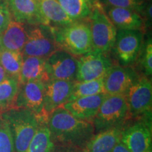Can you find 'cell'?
Segmentation results:
<instances>
[{
  "mask_svg": "<svg viewBox=\"0 0 152 152\" xmlns=\"http://www.w3.org/2000/svg\"><path fill=\"white\" fill-rule=\"evenodd\" d=\"M55 145L81 151L95 134L91 121L73 116L62 107L49 115L46 121Z\"/></svg>",
  "mask_w": 152,
  "mask_h": 152,
  "instance_id": "1",
  "label": "cell"
},
{
  "mask_svg": "<svg viewBox=\"0 0 152 152\" xmlns=\"http://www.w3.org/2000/svg\"><path fill=\"white\" fill-rule=\"evenodd\" d=\"M52 28L58 49L78 56L93 51L90 25L87 18Z\"/></svg>",
  "mask_w": 152,
  "mask_h": 152,
  "instance_id": "2",
  "label": "cell"
},
{
  "mask_svg": "<svg viewBox=\"0 0 152 152\" xmlns=\"http://www.w3.org/2000/svg\"><path fill=\"white\" fill-rule=\"evenodd\" d=\"M8 123L14 140L15 152H26L30 141L43 121L30 110L14 108L1 113Z\"/></svg>",
  "mask_w": 152,
  "mask_h": 152,
  "instance_id": "3",
  "label": "cell"
},
{
  "mask_svg": "<svg viewBox=\"0 0 152 152\" xmlns=\"http://www.w3.org/2000/svg\"><path fill=\"white\" fill-rule=\"evenodd\" d=\"M130 118L125 95H106L92 123L96 133L110 128L125 127Z\"/></svg>",
  "mask_w": 152,
  "mask_h": 152,
  "instance_id": "4",
  "label": "cell"
},
{
  "mask_svg": "<svg viewBox=\"0 0 152 152\" xmlns=\"http://www.w3.org/2000/svg\"><path fill=\"white\" fill-rule=\"evenodd\" d=\"M88 20L93 51L106 54L113 49L117 29L99 2L93 8Z\"/></svg>",
  "mask_w": 152,
  "mask_h": 152,
  "instance_id": "5",
  "label": "cell"
},
{
  "mask_svg": "<svg viewBox=\"0 0 152 152\" xmlns=\"http://www.w3.org/2000/svg\"><path fill=\"white\" fill-rule=\"evenodd\" d=\"M57 49L52 28L43 24L29 26L27 40L22 51L23 56L47 58Z\"/></svg>",
  "mask_w": 152,
  "mask_h": 152,
  "instance_id": "6",
  "label": "cell"
},
{
  "mask_svg": "<svg viewBox=\"0 0 152 152\" xmlns=\"http://www.w3.org/2000/svg\"><path fill=\"white\" fill-rule=\"evenodd\" d=\"M131 118L151 115L152 85L149 77L141 75L125 94Z\"/></svg>",
  "mask_w": 152,
  "mask_h": 152,
  "instance_id": "7",
  "label": "cell"
},
{
  "mask_svg": "<svg viewBox=\"0 0 152 152\" xmlns=\"http://www.w3.org/2000/svg\"><path fill=\"white\" fill-rule=\"evenodd\" d=\"M151 121V115H147L124 127L121 141L131 152H147L152 149Z\"/></svg>",
  "mask_w": 152,
  "mask_h": 152,
  "instance_id": "8",
  "label": "cell"
},
{
  "mask_svg": "<svg viewBox=\"0 0 152 152\" xmlns=\"http://www.w3.org/2000/svg\"><path fill=\"white\" fill-rule=\"evenodd\" d=\"M143 31L118 30L113 49L120 64L128 66L137 58L142 49Z\"/></svg>",
  "mask_w": 152,
  "mask_h": 152,
  "instance_id": "9",
  "label": "cell"
},
{
  "mask_svg": "<svg viewBox=\"0 0 152 152\" xmlns=\"http://www.w3.org/2000/svg\"><path fill=\"white\" fill-rule=\"evenodd\" d=\"M46 68L50 80L76 81L78 61L74 55L57 49L46 58Z\"/></svg>",
  "mask_w": 152,
  "mask_h": 152,
  "instance_id": "10",
  "label": "cell"
},
{
  "mask_svg": "<svg viewBox=\"0 0 152 152\" xmlns=\"http://www.w3.org/2000/svg\"><path fill=\"white\" fill-rule=\"evenodd\" d=\"M76 81H90L102 78L113 66L112 62L106 54L90 52L80 56Z\"/></svg>",
  "mask_w": 152,
  "mask_h": 152,
  "instance_id": "11",
  "label": "cell"
},
{
  "mask_svg": "<svg viewBox=\"0 0 152 152\" xmlns=\"http://www.w3.org/2000/svg\"><path fill=\"white\" fill-rule=\"evenodd\" d=\"M45 83L41 81H29L19 84L16 108L30 110L45 121L44 116Z\"/></svg>",
  "mask_w": 152,
  "mask_h": 152,
  "instance_id": "12",
  "label": "cell"
},
{
  "mask_svg": "<svg viewBox=\"0 0 152 152\" xmlns=\"http://www.w3.org/2000/svg\"><path fill=\"white\" fill-rule=\"evenodd\" d=\"M75 81L50 80L45 83L44 116L46 119L53 111L68 102Z\"/></svg>",
  "mask_w": 152,
  "mask_h": 152,
  "instance_id": "13",
  "label": "cell"
},
{
  "mask_svg": "<svg viewBox=\"0 0 152 152\" xmlns=\"http://www.w3.org/2000/svg\"><path fill=\"white\" fill-rule=\"evenodd\" d=\"M137 77L134 70L130 67L112 66L104 77V94L125 95Z\"/></svg>",
  "mask_w": 152,
  "mask_h": 152,
  "instance_id": "14",
  "label": "cell"
},
{
  "mask_svg": "<svg viewBox=\"0 0 152 152\" xmlns=\"http://www.w3.org/2000/svg\"><path fill=\"white\" fill-rule=\"evenodd\" d=\"M106 96V94L102 93L77 98L66 102L61 107L66 109L77 118L92 122Z\"/></svg>",
  "mask_w": 152,
  "mask_h": 152,
  "instance_id": "15",
  "label": "cell"
},
{
  "mask_svg": "<svg viewBox=\"0 0 152 152\" xmlns=\"http://www.w3.org/2000/svg\"><path fill=\"white\" fill-rule=\"evenodd\" d=\"M12 18L17 22L33 26L43 24L38 0H4Z\"/></svg>",
  "mask_w": 152,
  "mask_h": 152,
  "instance_id": "16",
  "label": "cell"
},
{
  "mask_svg": "<svg viewBox=\"0 0 152 152\" xmlns=\"http://www.w3.org/2000/svg\"><path fill=\"white\" fill-rule=\"evenodd\" d=\"M29 26L12 19L0 33V49L22 52L27 40Z\"/></svg>",
  "mask_w": 152,
  "mask_h": 152,
  "instance_id": "17",
  "label": "cell"
},
{
  "mask_svg": "<svg viewBox=\"0 0 152 152\" xmlns=\"http://www.w3.org/2000/svg\"><path fill=\"white\" fill-rule=\"evenodd\" d=\"M105 13L118 30H143L144 19L137 11L130 9L104 7Z\"/></svg>",
  "mask_w": 152,
  "mask_h": 152,
  "instance_id": "18",
  "label": "cell"
},
{
  "mask_svg": "<svg viewBox=\"0 0 152 152\" xmlns=\"http://www.w3.org/2000/svg\"><path fill=\"white\" fill-rule=\"evenodd\" d=\"M123 128L118 127L95 133L80 152H110L121 142Z\"/></svg>",
  "mask_w": 152,
  "mask_h": 152,
  "instance_id": "19",
  "label": "cell"
},
{
  "mask_svg": "<svg viewBox=\"0 0 152 152\" xmlns=\"http://www.w3.org/2000/svg\"><path fill=\"white\" fill-rule=\"evenodd\" d=\"M44 25L51 28H59L75 20L68 16L57 0H38Z\"/></svg>",
  "mask_w": 152,
  "mask_h": 152,
  "instance_id": "20",
  "label": "cell"
},
{
  "mask_svg": "<svg viewBox=\"0 0 152 152\" xmlns=\"http://www.w3.org/2000/svg\"><path fill=\"white\" fill-rule=\"evenodd\" d=\"M18 80L19 84L35 80L46 83L50 80L47 71L46 58L23 56Z\"/></svg>",
  "mask_w": 152,
  "mask_h": 152,
  "instance_id": "21",
  "label": "cell"
},
{
  "mask_svg": "<svg viewBox=\"0 0 152 152\" xmlns=\"http://www.w3.org/2000/svg\"><path fill=\"white\" fill-rule=\"evenodd\" d=\"M73 20L86 19L96 4L95 0H57Z\"/></svg>",
  "mask_w": 152,
  "mask_h": 152,
  "instance_id": "22",
  "label": "cell"
},
{
  "mask_svg": "<svg viewBox=\"0 0 152 152\" xmlns=\"http://www.w3.org/2000/svg\"><path fill=\"white\" fill-rule=\"evenodd\" d=\"M55 145L46 121H43L30 141L26 152H54Z\"/></svg>",
  "mask_w": 152,
  "mask_h": 152,
  "instance_id": "23",
  "label": "cell"
},
{
  "mask_svg": "<svg viewBox=\"0 0 152 152\" xmlns=\"http://www.w3.org/2000/svg\"><path fill=\"white\" fill-rule=\"evenodd\" d=\"M19 81L9 77L0 83V114L16 108Z\"/></svg>",
  "mask_w": 152,
  "mask_h": 152,
  "instance_id": "24",
  "label": "cell"
},
{
  "mask_svg": "<svg viewBox=\"0 0 152 152\" xmlns=\"http://www.w3.org/2000/svg\"><path fill=\"white\" fill-rule=\"evenodd\" d=\"M23 59L22 52L0 49V65L9 77L19 79Z\"/></svg>",
  "mask_w": 152,
  "mask_h": 152,
  "instance_id": "25",
  "label": "cell"
},
{
  "mask_svg": "<svg viewBox=\"0 0 152 152\" xmlns=\"http://www.w3.org/2000/svg\"><path fill=\"white\" fill-rule=\"evenodd\" d=\"M102 93H104V77L90 81H75L73 92L68 102L77 98L92 96Z\"/></svg>",
  "mask_w": 152,
  "mask_h": 152,
  "instance_id": "26",
  "label": "cell"
},
{
  "mask_svg": "<svg viewBox=\"0 0 152 152\" xmlns=\"http://www.w3.org/2000/svg\"><path fill=\"white\" fill-rule=\"evenodd\" d=\"M0 152H15L10 128L1 114H0Z\"/></svg>",
  "mask_w": 152,
  "mask_h": 152,
  "instance_id": "27",
  "label": "cell"
},
{
  "mask_svg": "<svg viewBox=\"0 0 152 152\" xmlns=\"http://www.w3.org/2000/svg\"><path fill=\"white\" fill-rule=\"evenodd\" d=\"M99 3L104 7L132 9L142 14V11L147 2L145 0H99Z\"/></svg>",
  "mask_w": 152,
  "mask_h": 152,
  "instance_id": "28",
  "label": "cell"
},
{
  "mask_svg": "<svg viewBox=\"0 0 152 152\" xmlns=\"http://www.w3.org/2000/svg\"><path fill=\"white\" fill-rule=\"evenodd\" d=\"M142 64L144 71V75L147 77L152 74V41L151 38H149L144 45V51L142 52Z\"/></svg>",
  "mask_w": 152,
  "mask_h": 152,
  "instance_id": "29",
  "label": "cell"
},
{
  "mask_svg": "<svg viewBox=\"0 0 152 152\" xmlns=\"http://www.w3.org/2000/svg\"><path fill=\"white\" fill-rule=\"evenodd\" d=\"M12 20V16L4 0L0 1V33Z\"/></svg>",
  "mask_w": 152,
  "mask_h": 152,
  "instance_id": "30",
  "label": "cell"
},
{
  "mask_svg": "<svg viewBox=\"0 0 152 152\" xmlns=\"http://www.w3.org/2000/svg\"><path fill=\"white\" fill-rule=\"evenodd\" d=\"M110 152H131L128 148L122 142H120L116 145L114 147Z\"/></svg>",
  "mask_w": 152,
  "mask_h": 152,
  "instance_id": "31",
  "label": "cell"
},
{
  "mask_svg": "<svg viewBox=\"0 0 152 152\" xmlns=\"http://www.w3.org/2000/svg\"><path fill=\"white\" fill-rule=\"evenodd\" d=\"M7 77H9L8 75L6 73L4 68L1 67V65H0V83H1V82H3L4 80L7 79Z\"/></svg>",
  "mask_w": 152,
  "mask_h": 152,
  "instance_id": "32",
  "label": "cell"
},
{
  "mask_svg": "<svg viewBox=\"0 0 152 152\" xmlns=\"http://www.w3.org/2000/svg\"><path fill=\"white\" fill-rule=\"evenodd\" d=\"M62 152H76L75 151H73V150H71V149H68V151H62Z\"/></svg>",
  "mask_w": 152,
  "mask_h": 152,
  "instance_id": "33",
  "label": "cell"
},
{
  "mask_svg": "<svg viewBox=\"0 0 152 152\" xmlns=\"http://www.w3.org/2000/svg\"><path fill=\"white\" fill-rule=\"evenodd\" d=\"M147 152H152V150L150 149V150H149V151H147Z\"/></svg>",
  "mask_w": 152,
  "mask_h": 152,
  "instance_id": "34",
  "label": "cell"
},
{
  "mask_svg": "<svg viewBox=\"0 0 152 152\" xmlns=\"http://www.w3.org/2000/svg\"><path fill=\"white\" fill-rule=\"evenodd\" d=\"M0 1H1V0H0Z\"/></svg>",
  "mask_w": 152,
  "mask_h": 152,
  "instance_id": "35",
  "label": "cell"
}]
</instances>
